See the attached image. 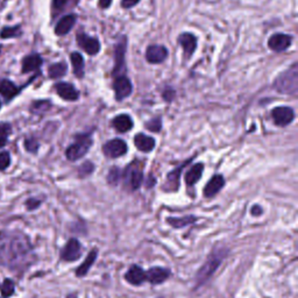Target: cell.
<instances>
[{
  "mask_svg": "<svg viewBox=\"0 0 298 298\" xmlns=\"http://www.w3.org/2000/svg\"><path fill=\"white\" fill-rule=\"evenodd\" d=\"M226 255V251L224 249H220V251H213L211 255L208 257V260L205 261L203 267L198 270L196 275V283L197 285L204 284L205 282L208 281L209 278H211V276L215 274V271L218 269V267L222 263L224 257Z\"/></svg>",
  "mask_w": 298,
  "mask_h": 298,
  "instance_id": "cell-1",
  "label": "cell"
},
{
  "mask_svg": "<svg viewBox=\"0 0 298 298\" xmlns=\"http://www.w3.org/2000/svg\"><path fill=\"white\" fill-rule=\"evenodd\" d=\"M275 89L284 94H296L298 89V69L295 63L289 70L277 77L274 84Z\"/></svg>",
  "mask_w": 298,
  "mask_h": 298,
  "instance_id": "cell-2",
  "label": "cell"
},
{
  "mask_svg": "<svg viewBox=\"0 0 298 298\" xmlns=\"http://www.w3.org/2000/svg\"><path fill=\"white\" fill-rule=\"evenodd\" d=\"M92 145V139L87 134H80L76 138V141L69 147L65 152L68 160L77 161L89 152Z\"/></svg>",
  "mask_w": 298,
  "mask_h": 298,
  "instance_id": "cell-3",
  "label": "cell"
},
{
  "mask_svg": "<svg viewBox=\"0 0 298 298\" xmlns=\"http://www.w3.org/2000/svg\"><path fill=\"white\" fill-rule=\"evenodd\" d=\"M126 46H127V40L125 36H123L119 40V42L117 43L116 46V51H115V69H113L112 75L115 77L123 76L125 73V53H126Z\"/></svg>",
  "mask_w": 298,
  "mask_h": 298,
  "instance_id": "cell-4",
  "label": "cell"
},
{
  "mask_svg": "<svg viewBox=\"0 0 298 298\" xmlns=\"http://www.w3.org/2000/svg\"><path fill=\"white\" fill-rule=\"evenodd\" d=\"M103 152L110 159H117L127 153V145L124 140L113 139L105 143L103 147Z\"/></svg>",
  "mask_w": 298,
  "mask_h": 298,
  "instance_id": "cell-5",
  "label": "cell"
},
{
  "mask_svg": "<svg viewBox=\"0 0 298 298\" xmlns=\"http://www.w3.org/2000/svg\"><path fill=\"white\" fill-rule=\"evenodd\" d=\"M82 256V245L77 239H70L61 252V259L67 262L78 260Z\"/></svg>",
  "mask_w": 298,
  "mask_h": 298,
  "instance_id": "cell-6",
  "label": "cell"
},
{
  "mask_svg": "<svg viewBox=\"0 0 298 298\" xmlns=\"http://www.w3.org/2000/svg\"><path fill=\"white\" fill-rule=\"evenodd\" d=\"M124 178L128 189L131 191H134L139 189L140 185H141L143 175H142V171L140 170L139 168H137V165L132 164L126 169V171H125Z\"/></svg>",
  "mask_w": 298,
  "mask_h": 298,
  "instance_id": "cell-7",
  "label": "cell"
},
{
  "mask_svg": "<svg viewBox=\"0 0 298 298\" xmlns=\"http://www.w3.org/2000/svg\"><path fill=\"white\" fill-rule=\"evenodd\" d=\"M113 89L116 92L117 101H123V99L127 98L128 95H131L133 86H132L131 80L126 76L123 75L116 77L115 82H113Z\"/></svg>",
  "mask_w": 298,
  "mask_h": 298,
  "instance_id": "cell-8",
  "label": "cell"
},
{
  "mask_svg": "<svg viewBox=\"0 0 298 298\" xmlns=\"http://www.w3.org/2000/svg\"><path fill=\"white\" fill-rule=\"evenodd\" d=\"M273 119L277 126H286L295 119V112L288 106H279L273 110Z\"/></svg>",
  "mask_w": 298,
  "mask_h": 298,
  "instance_id": "cell-9",
  "label": "cell"
},
{
  "mask_svg": "<svg viewBox=\"0 0 298 298\" xmlns=\"http://www.w3.org/2000/svg\"><path fill=\"white\" fill-rule=\"evenodd\" d=\"M77 43L89 55H95L101 50V43H99L98 40L91 38V36L84 34V33H80V34L77 35Z\"/></svg>",
  "mask_w": 298,
  "mask_h": 298,
  "instance_id": "cell-10",
  "label": "cell"
},
{
  "mask_svg": "<svg viewBox=\"0 0 298 298\" xmlns=\"http://www.w3.org/2000/svg\"><path fill=\"white\" fill-rule=\"evenodd\" d=\"M55 89H56L57 94L60 95L62 99H64V101L75 102L79 97V92L70 83H57L56 85H55Z\"/></svg>",
  "mask_w": 298,
  "mask_h": 298,
  "instance_id": "cell-11",
  "label": "cell"
},
{
  "mask_svg": "<svg viewBox=\"0 0 298 298\" xmlns=\"http://www.w3.org/2000/svg\"><path fill=\"white\" fill-rule=\"evenodd\" d=\"M168 56V50L163 46H149L146 50V58L149 63H162Z\"/></svg>",
  "mask_w": 298,
  "mask_h": 298,
  "instance_id": "cell-12",
  "label": "cell"
},
{
  "mask_svg": "<svg viewBox=\"0 0 298 298\" xmlns=\"http://www.w3.org/2000/svg\"><path fill=\"white\" fill-rule=\"evenodd\" d=\"M291 45V36L285 34H275L268 41V46L274 51H284Z\"/></svg>",
  "mask_w": 298,
  "mask_h": 298,
  "instance_id": "cell-13",
  "label": "cell"
},
{
  "mask_svg": "<svg viewBox=\"0 0 298 298\" xmlns=\"http://www.w3.org/2000/svg\"><path fill=\"white\" fill-rule=\"evenodd\" d=\"M178 42L183 48L185 58H190L192 56L197 46V39L194 38V35L190 34V33H184L178 38Z\"/></svg>",
  "mask_w": 298,
  "mask_h": 298,
  "instance_id": "cell-14",
  "label": "cell"
},
{
  "mask_svg": "<svg viewBox=\"0 0 298 298\" xmlns=\"http://www.w3.org/2000/svg\"><path fill=\"white\" fill-rule=\"evenodd\" d=\"M169 275H170V271L168 269L154 267L150 268L146 273V279H148L152 284H161V283H163L169 277Z\"/></svg>",
  "mask_w": 298,
  "mask_h": 298,
  "instance_id": "cell-15",
  "label": "cell"
},
{
  "mask_svg": "<svg viewBox=\"0 0 298 298\" xmlns=\"http://www.w3.org/2000/svg\"><path fill=\"white\" fill-rule=\"evenodd\" d=\"M225 184V179L222 175H215L213 177L210 179L207 186L204 187V196L208 198H211L217 194L220 191V189Z\"/></svg>",
  "mask_w": 298,
  "mask_h": 298,
  "instance_id": "cell-16",
  "label": "cell"
},
{
  "mask_svg": "<svg viewBox=\"0 0 298 298\" xmlns=\"http://www.w3.org/2000/svg\"><path fill=\"white\" fill-rule=\"evenodd\" d=\"M125 278L128 283L133 285H140L146 281V273L142 268L139 266H132L130 269L127 270Z\"/></svg>",
  "mask_w": 298,
  "mask_h": 298,
  "instance_id": "cell-17",
  "label": "cell"
},
{
  "mask_svg": "<svg viewBox=\"0 0 298 298\" xmlns=\"http://www.w3.org/2000/svg\"><path fill=\"white\" fill-rule=\"evenodd\" d=\"M134 143L135 146H137V148L143 153L152 152L154 147H155V140H154L152 137H148V135L142 134V133H139L135 135Z\"/></svg>",
  "mask_w": 298,
  "mask_h": 298,
  "instance_id": "cell-18",
  "label": "cell"
},
{
  "mask_svg": "<svg viewBox=\"0 0 298 298\" xmlns=\"http://www.w3.org/2000/svg\"><path fill=\"white\" fill-rule=\"evenodd\" d=\"M76 23V16L73 14H69V16H65L62 18V19L58 21L56 27H55V33L58 36H63L71 31L73 25Z\"/></svg>",
  "mask_w": 298,
  "mask_h": 298,
  "instance_id": "cell-19",
  "label": "cell"
},
{
  "mask_svg": "<svg viewBox=\"0 0 298 298\" xmlns=\"http://www.w3.org/2000/svg\"><path fill=\"white\" fill-rule=\"evenodd\" d=\"M203 170H204V164L203 163H196L194 165H192V167H191L185 174L186 185L192 186L198 181H200L202 175H203Z\"/></svg>",
  "mask_w": 298,
  "mask_h": 298,
  "instance_id": "cell-20",
  "label": "cell"
},
{
  "mask_svg": "<svg viewBox=\"0 0 298 298\" xmlns=\"http://www.w3.org/2000/svg\"><path fill=\"white\" fill-rule=\"evenodd\" d=\"M42 58L39 54H32L26 56L23 61V72L27 73L38 70L42 65Z\"/></svg>",
  "mask_w": 298,
  "mask_h": 298,
  "instance_id": "cell-21",
  "label": "cell"
},
{
  "mask_svg": "<svg viewBox=\"0 0 298 298\" xmlns=\"http://www.w3.org/2000/svg\"><path fill=\"white\" fill-rule=\"evenodd\" d=\"M113 127L120 133H126L133 127V120L127 115H120L113 119Z\"/></svg>",
  "mask_w": 298,
  "mask_h": 298,
  "instance_id": "cell-22",
  "label": "cell"
},
{
  "mask_svg": "<svg viewBox=\"0 0 298 298\" xmlns=\"http://www.w3.org/2000/svg\"><path fill=\"white\" fill-rule=\"evenodd\" d=\"M19 87L9 79H4L2 80V83H0V94L5 99H7V101L16 97V95L19 93Z\"/></svg>",
  "mask_w": 298,
  "mask_h": 298,
  "instance_id": "cell-23",
  "label": "cell"
},
{
  "mask_svg": "<svg viewBox=\"0 0 298 298\" xmlns=\"http://www.w3.org/2000/svg\"><path fill=\"white\" fill-rule=\"evenodd\" d=\"M97 255H98L97 249H92L85 259V261H84V262L78 267V269L76 270V275L78 276V277H83V276H85L87 274V271L90 270V268L93 266L94 261L97 259Z\"/></svg>",
  "mask_w": 298,
  "mask_h": 298,
  "instance_id": "cell-24",
  "label": "cell"
},
{
  "mask_svg": "<svg viewBox=\"0 0 298 298\" xmlns=\"http://www.w3.org/2000/svg\"><path fill=\"white\" fill-rule=\"evenodd\" d=\"M70 60H71L72 68H73V73L78 77V78H82L84 76V58L79 53H72L70 55Z\"/></svg>",
  "mask_w": 298,
  "mask_h": 298,
  "instance_id": "cell-25",
  "label": "cell"
},
{
  "mask_svg": "<svg viewBox=\"0 0 298 298\" xmlns=\"http://www.w3.org/2000/svg\"><path fill=\"white\" fill-rule=\"evenodd\" d=\"M184 167V164L182 167H179L178 169H175L174 171L170 172L167 177V183H165L164 189H168L169 191H175L178 189L179 186V176H181V170Z\"/></svg>",
  "mask_w": 298,
  "mask_h": 298,
  "instance_id": "cell-26",
  "label": "cell"
},
{
  "mask_svg": "<svg viewBox=\"0 0 298 298\" xmlns=\"http://www.w3.org/2000/svg\"><path fill=\"white\" fill-rule=\"evenodd\" d=\"M196 217L193 216H187V217H182V218H172V217H169L167 219V222L169 225H171L175 229H183L190 224H192L196 222Z\"/></svg>",
  "mask_w": 298,
  "mask_h": 298,
  "instance_id": "cell-27",
  "label": "cell"
},
{
  "mask_svg": "<svg viewBox=\"0 0 298 298\" xmlns=\"http://www.w3.org/2000/svg\"><path fill=\"white\" fill-rule=\"evenodd\" d=\"M68 71L67 64L61 62V63H55L50 65L49 69H48V73H49L50 78H60V77H63Z\"/></svg>",
  "mask_w": 298,
  "mask_h": 298,
  "instance_id": "cell-28",
  "label": "cell"
},
{
  "mask_svg": "<svg viewBox=\"0 0 298 298\" xmlns=\"http://www.w3.org/2000/svg\"><path fill=\"white\" fill-rule=\"evenodd\" d=\"M21 35L20 26H14V27H5L0 32V38L2 39H12L18 38Z\"/></svg>",
  "mask_w": 298,
  "mask_h": 298,
  "instance_id": "cell-29",
  "label": "cell"
},
{
  "mask_svg": "<svg viewBox=\"0 0 298 298\" xmlns=\"http://www.w3.org/2000/svg\"><path fill=\"white\" fill-rule=\"evenodd\" d=\"M14 290H16V286H14V283L11 281V279H5L3 282L2 286H0V291H2L3 297H11L14 293Z\"/></svg>",
  "mask_w": 298,
  "mask_h": 298,
  "instance_id": "cell-30",
  "label": "cell"
},
{
  "mask_svg": "<svg viewBox=\"0 0 298 298\" xmlns=\"http://www.w3.org/2000/svg\"><path fill=\"white\" fill-rule=\"evenodd\" d=\"M73 0H53V4H51V7H53L54 16L55 14H60L65 10V7L69 6Z\"/></svg>",
  "mask_w": 298,
  "mask_h": 298,
  "instance_id": "cell-31",
  "label": "cell"
},
{
  "mask_svg": "<svg viewBox=\"0 0 298 298\" xmlns=\"http://www.w3.org/2000/svg\"><path fill=\"white\" fill-rule=\"evenodd\" d=\"M121 178V171L119 168H112L111 170L109 172V176H108V181L110 184H112V185H117L118 183H119Z\"/></svg>",
  "mask_w": 298,
  "mask_h": 298,
  "instance_id": "cell-32",
  "label": "cell"
},
{
  "mask_svg": "<svg viewBox=\"0 0 298 298\" xmlns=\"http://www.w3.org/2000/svg\"><path fill=\"white\" fill-rule=\"evenodd\" d=\"M10 132H11L10 125H7V124L0 125V147L6 145L7 138H9Z\"/></svg>",
  "mask_w": 298,
  "mask_h": 298,
  "instance_id": "cell-33",
  "label": "cell"
},
{
  "mask_svg": "<svg viewBox=\"0 0 298 298\" xmlns=\"http://www.w3.org/2000/svg\"><path fill=\"white\" fill-rule=\"evenodd\" d=\"M93 169H94V165L91 163L90 161L85 162V163L82 164L79 167V177H86V176L91 175L92 172H93Z\"/></svg>",
  "mask_w": 298,
  "mask_h": 298,
  "instance_id": "cell-34",
  "label": "cell"
},
{
  "mask_svg": "<svg viewBox=\"0 0 298 298\" xmlns=\"http://www.w3.org/2000/svg\"><path fill=\"white\" fill-rule=\"evenodd\" d=\"M146 128L152 132H155V133L160 132L162 128V121L160 118H154V119L148 121V123L146 124Z\"/></svg>",
  "mask_w": 298,
  "mask_h": 298,
  "instance_id": "cell-35",
  "label": "cell"
},
{
  "mask_svg": "<svg viewBox=\"0 0 298 298\" xmlns=\"http://www.w3.org/2000/svg\"><path fill=\"white\" fill-rule=\"evenodd\" d=\"M11 163V156L7 152L0 153V170H5Z\"/></svg>",
  "mask_w": 298,
  "mask_h": 298,
  "instance_id": "cell-36",
  "label": "cell"
},
{
  "mask_svg": "<svg viewBox=\"0 0 298 298\" xmlns=\"http://www.w3.org/2000/svg\"><path fill=\"white\" fill-rule=\"evenodd\" d=\"M50 108V103L49 102H36L34 105H33V111L34 112H43L47 111L48 109Z\"/></svg>",
  "mask_w": 298,
  "mask_h": 298,
  "instance_id": "cell-37",
  "label": "cell"
},
{
  "mask_svg": "<svg viewBox=\"0 0 298 298\" xmlns=\"http://www.w3.org/2000/svg\"><path fill=\"white\" fill-rule=\"evenodd\" d=\"M25 147H26V149L29 150V152L35 153L36 150L39 149V143L36 142L34 139H27L25 141Z\"/></svg>",
  "mask_w": 298,
  "mask_h": 298,
  "instance_id": "cell-38",
  "label": "cell"
},
{
  "mask_svg": "<svg viewBox=\"0 0 298 298\" xmlns=\"http://www.w3.org/2000/svg\"><path fill=\"white\" fill-rule=\"evenodd\" d=\"M139 2L140 0H123V2H121V6H123L124 9H131V7L137 5Z\"/></svg>",
  "mask_w": 298,
  "mask_h": 298,
  "instance_id": "cell-39",
  "label": "cell"
},
{
  "mask_svg": "<svg viewBox=\"0 0 298 298\" xmlns=\"http://www.w3.org/2000/svg\"><path fill=\"white\" fill-rule=\"evenodd\" d=\"M39 205H40V202H39V201H36V200H29V201L27 202V208H28L29 210H33V209L38 208Z\"/></svg>",
  "mask_w": 298,
  "mask_h": 298,
  "instance_id": "cell-40",
  "label": "cell"
},
{
  "mask_svg": "<svg viewBox=\"0 0 298 298\" xmlns=\"http://www.w3.org/2000/svg\"><path fill=\"white\" fill-rule=\"evenodd\" d=\"M112 0H99V6L102 7V9H109L110 5H111Z\"/></svg>",
  "mask_w": 298,
  "mask_h": 298,
  "instance_id": "cell-41",
  "label": "cell"
},
{
  "mask_svg": "<svg viewBox=\"0 0 298 298\" xmlns=\"http://www.w3.org/2000/svg\"><path fill=\"white\" fill-rule=\"evenodd\" d=\"M251 213L253 216H260L261 213H262V209H261L259 205H255V207H253L251 210Z\"/></svg>",
  "mask_w": 298,
  "mask_h": 298,
  "instance_id": "cell-42",
  "label": "cell"
},
{
  "mask_svg": "<svg viewBox=\"0 0 298 298\" xmlns=\"http://www.w3.org/2000/svg\"><path fill=\"white\" fill-rule=\"evenodd\" d=\"M154 184H155V178H154L153 176L150 175L148 177V179H147V182H146V186L147 187H152Z\"/></svg>",
  "mask_w": 298,
  "mask_h": 298,
  "instance_id": "cell-43",
  "label": "cell"
},
{
  "mask_svg": "<svg viewBox=\"0 0 298 298\" xmlns=\"http://www.w3.org/2000/svg\"><path fill=\"white\" fill-rule=\"evenodd\" d=\"M67 298H77V295H75V293H70Z\"/></svg>",
  "mask_w": 298,
  "mask_h": 298,
  "instance_id": "cell-44",
  "label": "cell"
},
{
  "mask_svg": "<svg viewBox=\"0 0 298 298\" xmlns=\"http://www.w3.org/2000/svg\"><path fill=\"white\" fill-rule=\"evenodd\" d=\"M0 51H2V46H0Z\"/></svg>",
  "mask_w": 298,
  "mask_h": 298,
  "instance_id": "cell-45",
  "label": "cell"
},
{
  "mask_svg": "<svg viewBox=\"0 0 298 298\" xmlns=\"http://www.w3.org/2000/svg\"><path fill=\"white\" fill-rule=\"evenodd\" d=\"M0 108H2V104H0Z\"/></svg>",
  "mask_w": 298,
  "mask_h": 298,
  "instance_id": "cell-46",
  "label": "cell"
}]
</instances>
